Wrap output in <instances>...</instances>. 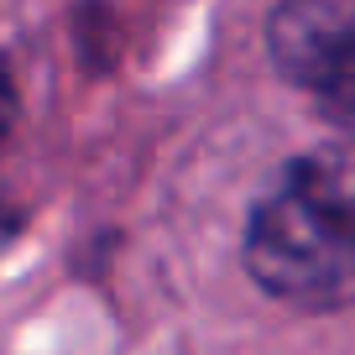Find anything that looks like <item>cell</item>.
I'll return each instance as SVG.
<instances>
[{"label":"cell","mask_w":355,"mask_h":355,"mask_svg":"<svg viewBox=\"0 0 355 355\" xmlns=\"http://www.w3.org/2000/svg\"><path fill=\"white\" fill-rule=\"evenodd\" d=\"M245 266L293 309H355V167L334 157L282 167L251 209Z\"/></svg>","instance_id":"cell-1"},{"label":"cell","mask_w":355,"mask_h":355,"mask_svg":"<svg viewBox=\"0 0 355 355\" xmlns=\"http://www.w3.org/2000/svg\"><path fill=\"white\" fill-rule=\"evenodd\" d=\"M272 58L355 136V0H282L272 16Z\"/></svg>","instance_id":"cell-2"},{"label":"cell","mask_w":355,"mask_h":355,"mask_svg":"<svg viewBox=\"0 0 355 355\" xmlns=\"http://www.w3.org/2000/svg\"><path fill=\"white\" fill-rule=\"evenodd\" d=\"M11 110H16V94H11V84H6V73H0V131H6Z\"/></svg>","instance_id":"cell-3"}]
</instances>
